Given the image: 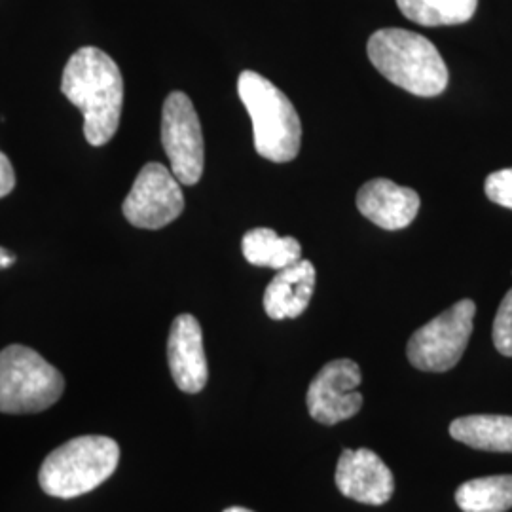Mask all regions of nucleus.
Wrapping results in <instances>:
<instances>
[{
  "mask_svg": "<svg viewBox=\"0 0 512 512\" xmlns=\"http://www.w3.org/2000/svg\"><path fill=\"white\" fill-rule=\"evenodd\" d=\"M484 190L492 202L512 209V167L499 169L492 175H488Z\"/></svg>",
  "mask_w": 512,
  "mask_h": 512,
  "instance_id": "19",
  "label": "nucleus"
},
{
  "mask_svg": "<svg viewBox=\"0 0 512 512\" xmlns=\"http://www.w3.org/2000/svg\"><path fill=\"white\" fill-rule=\"evenodd\" d=\"M416 190L399 186L389 179H374L357 192V209L376 226L395 232L412 224L420 211Z\"/></svg>",
  "mask_w": 512,
  "mask_h": 512,
  "instance_id": "12",
  "label": "nucleus"
},
{
  "mask_svg": "<svg viewBox=\"0 0 512 512\" xmlns=\"http://www.w3.org/2000/svg\"><path fill=\"white\" fill-rule=\"evenodd\" d=\"M243 256L249 264L272 268L275 272L302 260V245L298 239L281 238L270 228L249 230L241 241Z\"/></svg>",
  "mask_w": 512,
  "mask_h": 512,
  "instance_id": "15",
  "label": "nucleus"
},
{
  "mask_svg": "<svg viewBox=\"0 0 512 512\" xmlns=\"http://www.w3.org/2000/svg\"><path fill=\"white\" fill-rule=\"evenodd\" d=\"M456 503L463 512H507L512 509V475L467 480L456 492Z\"/></svg>",
  "mask_w": 512,
  "mask_h": 512,
  "instance_id": "16",
  "label": "nucleus"
},
{
  "mask_svg": "<svg viewBox=\"0 0 512 512\" xmlns=\"http://www.w3.org/2000/svg\"><path fill=\"white\" fill-rule=\"evenodd\" d=\"M167 361L175 384L184 393H200L207 384L209 366L202 327L194 315L183 313L173 321L167 340Z\"/></svg>",
  "mask_w": 512,
  "mask_h": 512,
  "instance_id": "11",
  "label": "nucleus"
},
{
  "mask_svg": "<svg viewBox=\"0 0 512 512\" xmlns=\"http://www.w3.org/2000/svg\"><path fill=\"white\" fill-rule=\"evenodd\" d=\"M452 439L484 452L512 454V416L476 414L452 421Z\"/></svg>",
  "mask_w": 512,
  "mask_h": 512,
  "instance_id": "14",
  "label": "nucleus"
},
{
  "mask_svg": "<svg viewBox=\"0 0 512 512\" xmlns=\"http://www.w3.org/2000/svg\"><path fill=\"white\" fill-rule=\"evenodd\" d=\"M16 186V173L14 165L10 164L8 156L0 150V198L8 196Z\"/></svg>",
  "mask_w": 512,
  "mask_h": 512,
  "instance_id": "20",
  "label": "nucleus"
},
{
  "mask_svg": "<svg viewBox=\"0 0 512 512\" xmlns=\"http://www.w3.org/2000/svg\"><path fill=\"white\" fill-rule=\"evenodd\" d=\"M238 93L253 120L256 152L275 164L293 162L302 145V124L291 99L255 71L239 74Z\"/></svg>",
  "mask_w": 512,
  "mask_h": 512,
  "instance_id": "3",
  "label": "nucleus"
},
{
  "mask_svg": "<svg viewBox=\"0 0 512 512\" xmlns=\"http://www.w3.org/2000/svg\"><path fill=\"white\" fill-rule=\"evenodd\" d=\"M315 266L310 260H298L279 270L264 293V311L270 319H296L310 306L315 291Z\"/></svg>",
  "mask_w": 512,
  "mask_h": 512,
  "instance_id": "13",
  "label": "nucleus"
},
{
  "mask_svg": "<svg viewBox=\"0 0 512 512\" xmlns=\"http://www.w3.org/2000/svg\"><path fill=\"white\" fill-rule=\"evenodd\" d=\"M361 382L363 374L355 361L336 359L327 363L308 387L306 403L311 418L323 425L353 418L363 406V395L357 391Z\"/></svg>",
  "mask_w": 512,
  "mask_h": 512,
  "instance_id": "9",
  "label": "nucleus"
},
{
  "mask_svg": "<svg viewBox=\"0 0 512 512\" xmlns=\"http://www.w3.org/2000/svg\"><path fill=\"white\" fill-rule=\"evenodd\" d=\"M14 262H16V256L12 255V253H8L4 247H0V270L10 268Z\"/></svg>",
  "mask_w": 512,
  "mask_h": 512,
  "instance_id": "21",
  "label": "nucleus"
},
{
  "mask_svg": "<svg viewBox=\"0 0 512 512\" xmlns=\"http://www.w3.org/2000/svg\"><path fill=\"white\" fill-rule=\"evenodd\" d=\"M376 71L418 97H437L448 86V69L429 38L404 29L376 31L366 46Z\"/></svg>",
  "mask_w": 512,
  "mask_h": 512,
  "instance_id": "2",
  "label": "nucleus"
},
{
  "mask_svg": "<svg viewBox=\"0 0 512 512\" xmlns=\"http://www.w3.org/2000/svg\"><path fill=\"white\" fill-rule=\"evenodd\" d=\"M224 512H253L249 511V509H243V507H230V509H226Z\"/></svg>",
  "mask_w": 512,
  "mask_h": 512,
  "instance_id": "22",
  "label": "nucleus"
},
{
  "mask_svg": "<svg viewBox=\"0 0 512 512\" xmlns=\"http://www.w3.org/2000/svg\"><path fill=\"white\" fill-rule=\"evenodd\" d=\"M494 346L501 355L512 357V289L505 294L494 321Z\"/></svg>",
  "mask_w": 512,
  "mask_h": 512,
  "instance_id": "18",
  "label": "nucleus"
},
{
  "mask_svg": "<svg viewBox=\"0 0 512 512\" xmlns=\"http://www.w3.org/2000/svg\"><path fill=\"white\" fill-rule=\"evenodd\" d=\"M61 92L82 110L86 141L93 147L107 145L124 107V78L116 61L99 48H80L65 65Z\"/></svg>",
  "mask_w": 512,
  "mask_h": 512,
  "instance_id": "1",
  "label": "nucleus"
},
{
  "mask_svg": "<svg viewBox=\"0 0 512 512\" xmlns=\"http://www.w3.org/2000/svg\"><path fill=\"white\" fill-rule=\"evenodd\" d=\"M475 313V302L465 298L416 330L406 348L410 365L423 372L452 370L471 340Z\"/></svg>",
  "mask_w": 512,
  "mask_h": 512,
  "instance_id": "6",
  "label": "nucleus"
},
{
  "mask_svg": "<svg viewBox=\"0 0 512 512\" xmlns=\"http://www.w3.org/2000/svg\"><path fill=\"white\" fill-rule=\"evenodd\" d=\"M334 480L340 494L365 505H384L395 492L391 469L368 448H346L338 459Z\"/></svg>",
  "mask_w": 512,
  "mask_h": 512,
  "instance_id": "10",
  "label": "nucleus"
},
{
  "mask_svg": "<svg viewBox=\"0 0 512 512\" xmlns=\"http://www.w3.org/2000/svg\"><path fill=\"white\" fill-rule=\"evenodd\" d=\"M184 211L181 183L165 165H145L129 190L122 213L129 224L143 230H160Z\"/></svg>",
  "mask_w": 512,
  "mask_h": 512,
  "instance_id": "8",
  "label": "nucleus"
},
{
  "mask_svg": "<svg viewBox=\"0 0 512 512\" xmlns=\"http://www.w3.org/2000/svg\"><path fill=\"white\" fill-rule=\"evenodd\" d=\"M404 18L423 25H461L475 16L478 0H397Z\"/></svg>",
  "mask_w": 512,
  "mask_h": 512,
  "instance_id": "17",
  "label": "nucleus"
},
{
  "mask_svg": "<svg viewBox=\"0 0 512 512\" xmlns=\"http://www.w3.org/2000/svg\"><path fill=\"white\" fill-rule=\"evenodd\" d=\"M162 145L177 181L184 186L200 183L205 164L202 124L186 93H169L165 99Z\"/></svg>",
  "mask_w": 512,
  "mask_h": 512,
  "instance_id": "7",
  "label": "nucleus"
},
{
  "mask_svg": "<svg viewBox=\"0 0 512 512\" xmlns=\"http://www.w3.org/2000/svg\"><path fill=\"white\" fill-rule=\"evenodd\" d=\"M120 461L116 440L86 435L59 446L40 467V488L52 497L73 499L88 494L114 475Z\"/></svg>",
  "mask_w": 512,
  "mask_h": 512,
  "instance_id": "4",
  "label": "nucleus"
},
{
  "mask_svg": "<svg viewBox=\"0 0 512 512\" xmlns=\"http://www.w3.org/2000/svg\"><path fill=\"white\" fill-rule=\"evenodd\" d=\"M65 389L61 372L27 346L0 351V412L37 414L54 406Z\"/></svg>",
  "mask_w": 512,
  "mask_h": 512,
  "instance_id": "5",
  "label": "nucleus"
}]
</instances>
